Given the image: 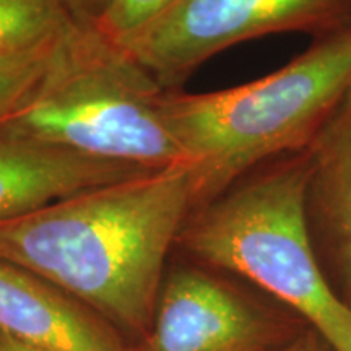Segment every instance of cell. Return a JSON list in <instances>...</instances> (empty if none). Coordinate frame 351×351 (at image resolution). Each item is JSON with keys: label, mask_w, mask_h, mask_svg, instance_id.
Here are the masks:
<instances>
[{"label": "cell", "mask_w": 351, "mask_h": 351, "mask_svg": "<svg viewBox=\"0 0 351 351\" xmlns=\"http://www.w3.org/2000/svg\"><path fill=\"white\" fill-rule=\"evenodd\" d=\"M351 88V29L285 67L212 93L166 91L165 119L191 169L194 210L265 161L307 150Z\"/></svg>", "instance_id": "7a4b0ae2"}, {"label": "cell", "mask_w": 351, "mask_h": 351, "mask_svg": "<svg viewBox=\"0 0 351 351\" xmlns=\"http://www.w3.org/2000/svg\"><path fill=\"white\" fill-rule=\"evenodd\" d=\"M65 10L75 21L95 25L106 10L111 0H60Z\"/></svg>", "instance_id": "5bb4252c"}, {"label": "cell", "mask_w": 351, "mask_h": 351, "mask_svg": "<svg viewBox=\"0 0 351 351\" xmlns=\"http://www.w3.org/2000/svg\"><path fill=\"white\" fill-rule=\"evenodd\" d=\"M351 29V0H174L119 43L165 90L236 44L276 33L315 38Z\"/></svg>", "instance_id": "5b68a950"}, {"label": "cell", "mask_w": 351, "mask_h": 351, "mask_svg": "<svg viewBox=\"0 0 351 351\" xmlns=\"http://www.w3.org/2000/svg\"><path fill=\"white\" fill-rule=\"evenodd\" d=\"M166 91L121 44L72 20L46 75L3 134L145 169L187 165Z\"/></svg>", "instance_id": "277c9868"}, {"label": "cell", "mask_w": 351, "mask_h": 351, "mask_svg": "<svg viewBox=\"0 0 351 351\" xmlns=\"http://www.w3.org/2000/svg\"><path fill=\"white\" fill-rule=\"evenodd\" d=\"M148 171L0 132V221Z\"/></svg>", "instance_id": "9c48e42d"}, {"label": "cell", "mask_w": 351, "mask_h": 351, "mask_svg": "<svg viewBox=\"0 0 351 351\" xmlns=\"http://www.w3.org/2000/svg\"><path fill=\"white\" fill-rule=\"evenodd\" d=\"M226 275L195 262L166 271L138 351H271L311 327Z\"/></svg>", "instance_id": "8992f818"}, {"label": "cell", "mask_w": 351, "mask_h": 351, "mask_svg": "<svg viewBox=\"0 0 351 351\" xmlns=\"http://www.w3.org/2000/svg\"><path fill=\"white\" fill-rule=\"evenodd\" d=\"M72 20L60 0H0V54L43 46Z\"/></svg>", "instance_id": "30bf717a"}, {"label": "cell", "mask_w": 351, "mask_h": 351, "mask_svg": "<svg viewBox=\"0 0 351 351\" xmlns=\"http://www.w3.org/2000/svg\"><path fill=\"white\" fill-rule=\"evenodd\" d=\"M309 148L265 161L192 210L178 244L195 263L295 311L337 351H351V311L320 274L304 217Z\"/></svg>", "instance_id": "3957f363"}, {"label": "cell", "mask_w": 351, "mask_h": 351, "mask_svg": "<svg viewBox=\"0 0 351 351\" xmlns=\"http://www.w3.org/2000/svg\"><path fill=\"white\" fill-rule=\"evenodd\" d=\"M174 0H111L95 26L114 43H122L130 34L155 20Z\"/></svg>", "instance_id": "7c38bea8"}, {"label": "cell", "mask_w": 351, "mask_h": 351, "mask_svg": "<svg viewBox=\"0 0 351 351\" xmlns=\"http://www.w3.org/2000/svg\"><path fill=\"white\" fill-rule=\"evenodd\" d=\"M0 330L46 351H129L106 319L56 285L3 258Z\"/></svg>", "instance_id": "ba28073f"}, {"label": "cell", "mask_w": 351, "mask_h": 351, "mask_svg": "<svg viewBox=\"0 0 351 351\" xmlns=\"http://www.w3.org/2000/svg\"><path fill=\"white\" fill-rule=\"evenodd\" d=\"M271 351H337L333 345L319 330L311 326L304 332L287 343L276 346Z\"/></svg>", "instance_id": "4fadbf2b"}, {"label": "cell", "mask_w": 351, "mask_h": 351, "mask_svg": "<svg viewBox=\"0 0 351 351\" xmlns=\"http://www.w3.org/2000/svg\"><path fill=\"white\" fill-rule=\"evenodd\" d=\"M192 210L187 165L148 171L0 221V258L111 326L147 335L169 251Z\"/></svg>", "instance_id": "6da1fadb"}, {"label": "cell", "mask_w": 351, "mask_h": 351, "mask_svg": "<svg viewBox=\"0 0 351 351\" xmlns=\"http://www.w3.org/2000/svg\"><path fill=\"white\" fill-rule=\"evenodd\" d=\"M64 32L33 49L0 54V132L32 98L49 69Z\"/></svg>", "instance_id": "8fae6325"}, {"label": "cell", "mask_w": 351, "mask_h": 351, "mask_svg": "<svg viewBox=\"0 0 351 351\" xmlns=\"http://www.w3.org/2000/svg\"><path fill=\"white\" fill-rule=\"evenodd\" d=\"M304 217L320 274L351 311V88L309 147Z\"/></svg>", "instance_id": "52a82bcc"}, {"label": "cell", "mask_w": 351, "mask_h": 351, "mask_svg": "<svg viewBox=\"0 0 351 351\" xmlns=\"http://www.w3.org/2000/svg\"><path fill=\"white\" fill-rule=\"evenodd\" d=\"M0 351H46L38 348V346L28 345L25 341H20L13 337L7 335L5 332L0 330Z\"/></svg>", "instance_id": "9a60e30c"}]
</instances>
